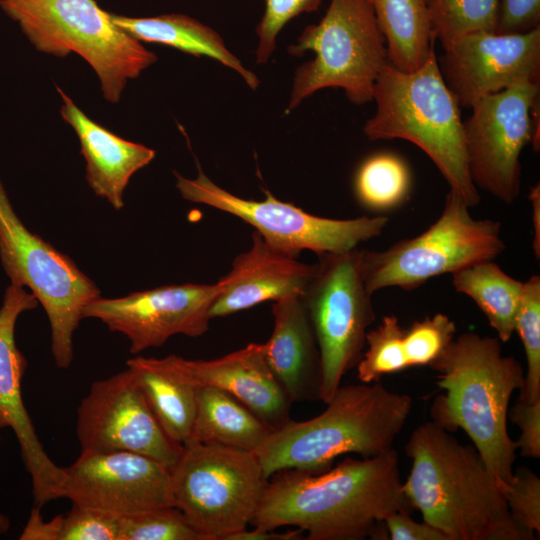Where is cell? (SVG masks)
<instances>
[{"instance_id": "cell-41", "label": "cell", "mask_w": 540, "mask_h": 540, "mask_svg": "<svg viewBox=\"0 0 540 540\" xmlns=\"http://www.w3.org/2000/svg\"><path fill=\"white\" fill-rule=\"evenodd\" d=\"M304 532L298 528L287 530L286 532H276L274 530H253L243 529L232 534L228 540H298L303 538Z\"/></svg>"}, {"instance_id": "cell-15", "label": "cell", "mask_w": 540, "mask_h": 540, "mask_svg": "<svg viewBox=\"0 0 540 540\" xmlns=\"http://www.w3.org/2000/svg\"><path fill=\"white\" fill-rule=\"evenodd\" d=\"M223 288L215 284L167 285L119 298L98 297L83 309V318H95L109 330L125 335L130 352L162 346L170 337L205 334L210 310Z\"/></svg>"}, {"instance_id": "cell-34", "label": "cell", "mask_w": 540, "mask_h": 540, "mask_svg": "<svg viewBox=\"0 0 540 540\" xmlns=\"http://www.w3.org/2000/svg\"><path fill=\"white\" fill-rule=\"evenodd\" d=\"M514 521L536 536L540 532V478L530 468L513 471L511 480L501 489Z\"/></svg>"}, {"instance_id": "cell-13", "label": "cell", "mask_w": 540, "mask_h": 540, "mask_svg": "<svg viewBox=\"0 0 540 540\" xmlns=\"http://www.w3.org/2000/svg\"><path fill=\"white\" fill-rule=\"evenodd\" d=\"M539 81H523L485 96L463 122L470 177L477 187L510 204L521 191L523 148L538 151Z\"/></svg>"}, {"instance_id": "cell-1", "label": "cell", "mask_w": 540, "mask_h": 540, "mask_svg": "<svg viewBox=\"0 0 540 540\" xmlns=\"http://www.w3.org/2000/svg\"><path fill=\"white\" fill-rule=\"evenodd\" d=\"M394 448L374 457H347L313 474L284 469L269 477L250 523L257 529L292 526L307 540H387L385 519L412 512Z\"/></svg>"}, {"instance_id": "cell-43", "label": "cell", "mask_w": 540, "mask_h": 540, "mask_svg": "<svg viewBox=\"0 0 540 540\" xmlns=\"http://www.w3.org/2000/svg\"><path fill=\"white\" fill-rule=\"evenodd\" d=\"M10 526L9 519L2 513H0V534H4L8 531Z\"/></svg>"}, {"instance_id": "cell-33", "label": "cell", "mask_w": 540, "mask_h": 540, "mask_svg": "<svg viewBox=\"0 0 540 540\" xmlns=\"http://www.w3.org/2000/svg\"><path fill=\"white\" fill-rule=\"evenodd\" d=\"M455 322L443 313L414 321L404 333V348L409 368L429 366L455 338Z\"/></svg>"}, {"instance_id": "cell-38", "label": "cell", "mask_w": 540, "mask_h": 540, "mask_svg": "<svg viewBox=\"0 0 540 540\" xmlns=\"http://www.w3.org/2000/svg\"><path fill=\"white\" fill-rule=\"evenodd\" d=\"M540 27V0H499L496 33H526Z\"/></svg>"}, {"instance_id": "cell-6", "label": "cell", "mask_w": 540, "mask_h": 540, "mask_svg": "<svg viewBox=\"0 0 540 540\" xmlns=\"http://www.w3.org/2000/svg\"><path fill=\"white\" fill-rule=\"evenodd\" d=\"M0 9L38 51L58 57L74 52L84 58L112 103L119 101L129 79L157 61L95 0H0Z\"/></svg>"}, {"instance_id": "cell-17", "label": "cell", "mask_w": 540, "mask_h": 540, "mask_svg": "<svg viewBox=\"0 0 540 540\" xmlns=\"http://www.w3.org/2000/svg\"><path fill=\"white\" fill-rule=\"evenodd\" d=\"M460 106L523 81L540 80V27L518 34L478 31L453 41L438 60Z\"/></svg>"}, {"instance_id": "cell-14", "label": "cell", "mask_w": 540, "mask_h": 540, "mask_svg": "<svg viewBox=\"0 0 540 540\" xmlns=\"http://www.w3.org/2000/svg\"><path fill=\"white\" fill-rule=\"evenodd\" d=\"M81 451H128L171 469L182 446L172 442L152 413L129 369L91 384L77 409Z\"/></svg>"}, {"instance_id": "cell-40", "label": "cell", "mask_w": 540, "mask_h": 540, "mask_svg": "<svg viewBox=\"0 0 540 540\" xmlns=\"http://www.w3.org/2000/svg\"><path fill=\"white\" fill-rule=\"evenodd\" d=\"M61 518L62 515H57L45 521L40 513V507L34 506L19 538L21 540H59Z\"/></svg>"}, {"instance_id": "cell-21", "label": "cell", "mask_w": 540, "mask_h": 540, "mask_svg": "<svg viewBox=\"0 0 540 540\" xmlns=\"http://www.w3.org/2000/svg\"><path fill=\"white\" fill-rule=\"evenodd\" d=\"M274 327L264 352L289 400H320L321 364L314 330L301 295L272 303Z\"/></svg>"}, {"instance_id": "cell-12", "label": "cell", "mask_w": 540, "mask_h": 540, "mask_svg": "<svg viewBox=\"0 0 540 540\" xmlns=\"http://www.w3.org/2000/svg\"><path fill=\"white\" fill-rule=\"evenodd\" d=\"M181 196L229 213L254 227L275 249L297 258L301 251L319 254L342 253L380 236L389 218L384 215L333 219L313 215L275 198L268 190L262 201L238 197L214 183L199 168L196 178L175 172Z\"/></svg>"}, {"instance_id": "cell-23", "label": "cell", "mask_w": 540, "mask_h": 540, "mask_svg": "<svg viewBox=\"0 0 540 540\" xmlns=\"http://www.w3.org/2000/svg\"><path fill=\"white\" fill-rule=\"evenodd\" d=\"M182 357H135L127 360L148 406L167 437L182 446L191 435L197 387L188 378Z\"/></svg>"}, {"instance_id": "cell-10", "label": "cell", "mask_w": 540, "mask_h": 540, "mask_svg": "<svg viewBox=\"0 0 540 540\" xmlns=\"http://www.w3.org/2000/svg\"><path fill=\"white\" fill-rule=\"evenodd\" d=\"M0 259L11 284L28 287L43 306L50 323L54 361L61 369L69 368L74 331L84 307L100 296V290L69 256L24 225L1 179Z\"/></svg>"}, {"instance_id": "cell-3", "label": "cell", "mask_w": 540, "mask_h": 540, "mask_svg": "<svg viewBox=\"0 0 540 540\" xmlns=\"http://www.w3.org/2000/svg\"><path fill=\"white\" fill-rule=\"evenodd\" d=\"M429 367L444 390L433 401L432 421L468 435L502 489L513 476L516 444L507 428L511 397L524 384V369L502 354L497 337L465 332Z\"/></svg>"}, {"instance_id": "cell-25", "label": "cell", "mask_w": 540, "mask_h": 540, "mask_svg": "<svg viewBox=\"0 0 540 540\" xmlns=\"http://www.w3.org/2000/svg\"><path fill=\"white\" fill-rule=\"evenodd\" d=\"M274 429L229 393L198 387L189 440L255 452Z\"/></svg>"}, {"instance_id": "cell-28", "label": "cell", "mask_w": 540, "mask_h": 540, "mask_svg": "<svg viewBox=\"0 0 540 540\" xmlns=\"http://www.w3.org/2000/svg\"><path fill=\"white\" fill-rule=\"evenodd\" d=\"M411 189L412 176L407 162L392 152L382 151L368 156L354 177L357 201L379 215L406 203Z\"/></svg>"}, {"instance_id": "cell-20", "label": "cell", "mask_w": 540, "mask_h": 540, "mask_svg": "<svg viewBox=\"0 0 540 540\" xmlns=\"http://www.w3.org/2000/svg\"><path fill=\"white\" fill-rule=\"evenodd\" d=\"M182 364L197 388L212 386L229 393L275 428L290 420L292 402L267 364L264 343H250L211 360L183 358Z\"/></svg>"}, {"instance_id": "cell-7", "label": "cell", "mask_w": 540, "mask_h": 540, "mask_svg": "<svg viewBox=\"0 0 540 540\" xmlns=\"http://www.w3.org/2000/svg\"><path fill=\"white\" fill-rule=\"evenodd\" d=\"M308 50L315 57L297 68L286 113L329 87L342 88L357 105L370 102L376 79L389 63L385 37L369 0H331L320 22L307 26L288 48L294 56Z\"/></svg>"}, {"instance_id": "cell-37", "label": "cell", "mask_w": 540, "mask_h": 540, "mask_svg": "<svg viewBox=\"0 0 540 540\" xmlns=\"http://www.w3.org/2000/svg\"><path fill=\"white\" fill-rule=\"evenodd\" d=\"M508 418L520 430L515 440L517 450L526 458H540V399L528 402L517 399Z\"/></svg>"}, {"instance_id": "cell-22", "label": "cell", "mask_w": 540, "mask_h": 540, "mask_svg": "<svg viewBox=\"0 0 540 540\" xmlns=\"http://www.w3.org/2000/svg\"><path fill=\"white\" fill-rule=\"evenodd\" d=\"M62 118L75 131L86 161V179L94 193L116 210L124 206L123 194L132 175L148 165L155 151L123 139L91 120L64 92Z\"/></svg>"}, {"instance_id": "cell-19", "label": "cell", "mask_w": 540, "mask_h": 540, "mask_svg": "<svg viewBox=\"0 0 540 540\" xmlns=\"http://www.w3.org/2000/svg\"><path fill=\"white\" fill-rule=\"evenodd\" d=\"M314 270L315 263L288 256L254 231L250 248L237 255L229 273L220 278L223 288L210 317H224L269 300L302 295Z\"/></svg>"}, {"instance_id": "cell-30", "label": "cell", "mask_w": 540, "mask_h": 540, "mask_svg": "<svg viewBox=\"0 0 540 540\" xmlns=\"http://www.w3.org/2000/svg\"><path fill=\"white\" fill-rule=\"evenodd\" d=\"M405 328L394 315L382 317L366 334V350L358 362L357 378L362 383L380 382L385 375L409 368L404 348Z\"/></svg>"}, {"instance_id": "cell-42", "label": "cell", "mask_w": 540, "mask_h": 540, "mask_svg": "<svg viewBox=\"0 0 540 540\" xmlns=\"http://www.w3.org/2000/svg\"><path fill=\"white\" fill-rule=\"evenodd\" d=\"M529 199L532 205L533 221V250L537 258L540 256V186L539 183L532 186L529 193Z\"/></svg>"}, {"instance_id": "cell-24", "label": "cell", "mask_w": 540, "mask_h": 540, "mask_svg": "<svg viewBox=\"0 0 540 540\" xmlns=\"http://www.w3.org/2000/svg\"><path fill=\"white\" fill-rule=\"evenodd\" d=\"M115 25L135 39L171 46L194 56H208L236 71L253 90L259 85L257 76L245 68L225 46L222 37L209 26L184 14H163L154 17H128L111 14Z\"/></svg>"}, {"instance_id": "cell-9", "label": "cell", "mask_w": 540, "mask_h": 540, "mask_svg": "<svg viewBox=\"0 0 540 540\" xmlns=\"http://www.w3.org/2000/svg\"><path fill=\"white\" fill-rule=\"evenodd\" d=\"M505 247L500 222L474 218L449 190L440 216L425 231L382 251L361 250V270L372 295L390 287L413 290L439 275L494 260Z\"/></svg>"}, {"instance_id": "cell-26", "label": "cell", "mask_w": 540, "mask_h": 540, "mask_svg": "<svg viewBox=\"0 0 540 540\" xmlns=\"http://www.w3.org/2000/svg\"><path fill=\"white\" fill-rule=\"evenodd\" d=\"M385 37L387 59L394 68L412 72L434 51L426 0H369Z\"/></svg>"}, {"instance_id": "cell-11", "label": "cell", "mask_w": 540, "mask_h": 540, "mask_svg": "<svg viewBox=\"0 0 540 540\" xmlns=\"http://www.w3.org/2000/svg\"><path fill=\"white\" fill-rule=\"evenodd\" d=\"M301 297L320 353V400L326 404L345 374L356 368L376 318L362 275L361 250L319 254Z\"/></svg>"}, {"instance_id": "cell-39", "label": "cell", "mask_w": 540, "mask_h": 540, "mask_svg": "<svg viewBox=\"0 0 540 540\" xmlns=\"http://www.w3.org/2000/svg\"><path fill=\"white\" fill-rule=\"evenodd\" d=\"M384 523L391 540H448L436 527L425 521H415L408 511L392 513Z\"/></svg>"}, {"instance_id": "cell-29", "label": "cell", "mask_w": 540, "mask_h": 540, "mask_svg": "<svg viewBox=\"0 0 540 540\" xmlns=\"http://www.w3.org/2000/svg\"><path fill=\"white\" fill-rule=\"evenodd\" d=\"M433 36L443 48L478 31L496 32L499 0H426Z\"/></svg>"}, {"instance_id": "cell-8", "label": "cell", "mask_w": 540, "mask_h": 540, "mask_svg": "<svg viewBox=\"0 0 540 540\" xmlns=\"http://www.w3.org/2000/svg\"><path fill=\"white\" fill-rule=\"evenodd\" d=\"M173 504L202 540L250 525L268 478L254 452L188 440L170 469Z\"/></svg>"}, {"instance_id": "cell-5", "label": "cell", "mask_w": 540, "mask_h": 540, "mask_svg": "<svg viewBox=\"0 0 540 540\" xmlns=\"http://www.w3.org/2000/svg\"><path fill=\"white\" fill-rule=\"evenodd\" d=\"M374 115L363 127L366 137L403 139L433 161L448 183L470 207L480 202L468 168L460 105L447 87L433 51L417 70L404 72L387 63L373 88Z\"/></svg>"}, {"instance_id": "cell-31", "label": "cell", "mask_w": 540, "mask_h": 540, "mask_svg": "<svg viewBox=\"0 0 540 540\" xmlns=\"http://www.w3.org/2000/svg\"><path fill=\"white\" fill-rule=\"evenodd\" d=\"M525 351L526 373L518 399L533 402L540 399V277L532 275L523 282L522 294L515 317Z\"/></svg>"}, {"instance_id": "cell-18", "label": "cell", "mask_w": 540, "mask_h": 540, "mask_svg": "<svg viewBox=\"0 0 540 540\" xmlns=\"http://www.w3.org/2000/svg\"><path fill=\"white\" fill-rule=\"evenodd\" d=\"M38 301L23 287L10 284L0 307V429L10 428L17 438L30 475L35 506L64 497V468L46 453L22 398L21 383L27 361L15 343L19 316L37 307Z\"/></svg>"}, {"instance_id": "cell-27", "label": "cell", "mask_w": 540, "mask_h": 540, "mask_svg": "<svg viewBox=\"0 0 540 540\" xmlns=\"http://www.w3.org/2000/svg\"><path fill=\"white\" fill-rule=\"evenodd\" d=\"M451 275L454 289L476 303L497 338L509 341L515 333L523 282L504 272L494 260L474 263Z\"/></svg>"}, {"instance_id": "cell-4", "label": "cell", "mask_w": 540, "mask_h": 540, "mask_svg": "<svg viewBox=\"0 0 540 540\" xmlns=\"http://www.w3.org/2000/svg\"><path fill=\"white\" fill-rule=\"evenodd\" d=\"M412 403L380 382L341 384L321 414L275 428L254 453L268 479L284 469L321 473L348 453L374 457L393 448Z\"/></svg>"}, {"instance_id": "cell-2", "label": "cell", "mask_w": 540, "mask_h": 540, "mask_svg": "<svg viewBox=\"0 0 540 540\" xmlns=\"http://www.w3.org/2000/svg\"><path fill=\"white\" fill-rule=\"evenodd\" d=\"M412 460L403 481L411 507L448 540H534L512 518L502 491L477 449L438 424L426 422L410 435Z\"/></svg>"}, {"instance_id": "cell-35", "label": "cell", "mask_w": 540, "mask_h": 540, "mask_svg": "<svg viewBox=\"0 0 540 540\" xmlns=\"http://www.w3.org/2000/svg\"><path fill=\"white\" fill-rule=\"evenodd\" d=\"M322 0H265L264 14L256 27L259 37L256 62L266 63L272 55L281 29L302 13L316 11Z\"/></svg>"}, {"instance_id": "cell-32", "label": "cell", "mask_w": 540, "mask_h": 540, "mask_svg": "<svg viewBox=\"0 0 540 540\" xmlns=\"http://www.w3.org/2000/svg\"><path fill=\"white\" fill-rule=\"evenodd\" d=\"M119 540H202L175 506L120 517Z\"/></svg>"}, {"instance_id": "cell-16", "label": "cell", "mask_w": 540, "mask_h": 540, "mask_svg": "<svg viewBox=\"0 0 540 540\" xmlns=\"http://www.w3.org/2000/svg\"><path fill=\"white\" fill-rule=\"evenodd\" d=\"M64 472V497L81 507L120 518L174 506L170 469L141 454L81 451Z\"/></svg>"}, {"instance_id": "cell-36", "label": "cell", "mask_w": 540, "mask_h": 540, "mask_svg": "<svg viewBox=\"0 0 540 540\" xmlns=\"http://www.w3.org/2000/svg\"><path fill=\"white\" fill-rule=\"evenodd\" d=\"M120 518L72 504L62 515L59 540H119Z\"/></svg>"}]
</instances>
